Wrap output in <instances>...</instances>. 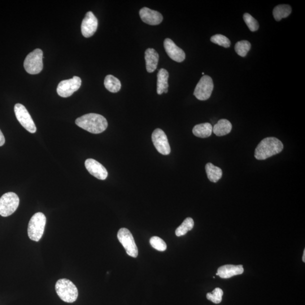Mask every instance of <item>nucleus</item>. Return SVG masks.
Returning a JSON list of instances; mask_svg holds the SVG:
<instances>
[{
	"mask_svg": "<svg viewBox=\"0 0 305 305\" xmlns=\"http://www.w3.org/2000/svg\"><path fill=\"white\" fill-rule=\"evenodd\" d=\"M76 124L80 128L94 134L103 132L108 126L106 118L95 113H90L78 118Z\"/></svg>",
	"mask_w": 305,
	"mask_h": 305,
	"instance_id": "f257e3e1",
	"label": "nucleus"
},
{
	"mask_svg": "<svg viewBox=\"0 0 305 305\" xmlns=\"http://www.w3.org/2000/svg\"><path fill=\"white\" fill-rule=\"evenodd\" d=\"M282 143L276 138H265L260 142L255 150L254 156L258 160H266L282 150Z\"/></svg>",
	"mask_w": 305,
	"mask_h": 305,
	"instance_id": "f03ea898",
	"label": "nucleus"
},
{
	"mask_svg": "<svg viewBox=\"0 0 305 305\" xmlns=\"http://www.w3.org/2000/svg\"><path fill=\"white\" fill-rule=\"evenodd\" d=\"M55 288L56 294L63 302L72 303L77 300L78 290L72 281L66 278H61L56 282Z\"/></svg>",
	"mask_w": 305,
	"mask_h": 305,
	"instance_id": "7ed1b4c3",
	"label": "nucleus"
},
{
	"mask_svg": "<svg viewBox=\"0 0 305 305\" xmlns=\"http://www.w3.org/2000/svg\"><path fill=\"white\" fill-rule=\"evenodd\" d=\"M46 222V216L42 212H37L32 216L29 222L28 230V237L32 240H40L44 232Z\"/></svg>",
	"mask_w": 305,
	"mask_h": 305,
	"instance_id": "20e7f679",
	"label": "nucleus"
},
{
	"mask_svg": "<svg viewBox=\"0 0 305 305\" xmlns=\"http://www.w3.org/2000/svg\"><path fill=\"white\" fill-rule=\"evenodd\" d=\"M43 52L40 49H36L30 52L24 60L25 70L32 75L40 73L43 68Z\"/></svg>",
	"mask_w": 305,
	"mask_h": 305,
	"instance_id": "39448f33",
	"label": "nucleus"
},
{
	"mask_svg": "<svg viewBox=\"0 0 305 305\" xmlns=\"http://www.w3.org/2000/svg\"><path fill=\"white\" fill-rule=\"evenodd\" d=\"M20 204L18 195L14 192L4 194L0 198V216L6 217L14 213Z\"/></svg>",
	"mask_w": 305,
	"mask_h": 305,
	"instance_id": "423d86ee",
	"label": "nucleus"
},
{
	"mask_svg": "<svg viewBox=\"0 0 305 305\" xmlns=\"http://www.w3.org/2000/svg\"><path fill=\"white\" fill-rule=\"evenodd\" d=\"M117 236L127 254L134 258H136L138 249L132 232L127 228H122L118 232Z\"/></svg>",
	"mask_w": 305,
	"mask_h": 305,
	"instance_id": "0eeeda50",
	"label": "nucleus"
},
{
	"mask_svg": "<svg viewBox=\"0 0 305 305\" xmlns=\"http://www.w3.org/2000/svg\"><path fill=\"white\" fill-rule=\"evenodd\" d=\"M14 112L16 119L26 130L32 134L36 132V127L32 117L22 104H16L14 106Z\"/></svg>",
	"mask_w": 305,
	"mask_h": 305,
	"instance_id": "6e6552de",
	"label": "nucleus"
},
{
	"mask_svg": "<svg viewBox=\"0 0 305 305\" xmlns=\"http://www.w3.org/2000/svg\"><path fill=\"white\" fill-rule=\"evenodd\" d=\"M214 89L212 78L208 76H204L196 86L194 94L201 101H206L210 98Z\"/></svg>",
	"mask_w": 305,
	"mask_h": 305,
	"instance_id": "1a4fd4ad",
	"label": "nucleus"
},
{
	"mask_svg": "<svg viewBox=\"0 0 305 305\" xmlns=\"http://www.w3.org/2000/svg\"><path fill=\"white\" fill-rule=\"evenodd\" d=\"M81 84L80 78L74 76L72 79L61 81L58 85L56 92L60 96L68 98L79 90Z\"/></svg>",
	"mask_w": 305,
	"mask_h": 305,
	"instance_id": "9d476101",
	"label": "nucleus"
},
{
	"mask_svg": "<svg viewBox=\"0 0 305 305\" xmlns=\"http://www.w3.org/2000/svg\"><path fill=\"white\" fill-rule=\"evenodd\" d=\"M152 140L156 149L163 155H168L171 152L168 137L163 130L158 128L152 135Z\"/></svg>",
	"mask_w": 305,
	"mask_h": 305,
	"instance_id": "9b49d317",
	"label": "nucleus"
},
{
	"mask_svg": "<svg viewBox=\"0 0 305 305\" xmlns=\"http://www.w3.org/2000/svg\"><path fill=\"white\" fill-rule=\"evenodd\" d=\"M98 28V20L92 12H86L82 20L81 30L82 36L88 38L92 36Z\"/></svg>",
	"mask_w": 305,
	"mask_h": 305,
	"instance_id": "f8f14e48",
	"label": "nucleus"
},
{
	"mask_svg": "<svg viewBox=\"0 0 305 305\" xmlns=\"http://www.w3.org/2000/svg\"><path fill=\"white\" fill-rule=\"evenodd\" d=\"M164 48L169 58L177 62H182L186 59L185 52L178 47L170 38H166Z\"/></svg>",
	"mask_w": 305,
	"mask_h": 305,
	"instance_id": "ddd939ff",
	"label": "nucleus"
},
{
	"mask_svg": "<svg viewBox=\"0 0 305 305\" xmlns=\"http://www.w3.org/2000/svg\"><path fill=\"white\" fill-rule=\"evenodd\" d=\"M85 166L87 170L95 178L100 180H106L108 176V172L102 164L94 159H88L86 160Z\"/></svg>",
	"mask_w": 305,
	"mask_h": 305,
	"instance_id": "4468645a",
	"label": "nucleus"
},
{
	"mask_svg": "<svg viewBox=\"0 0 305 305\" xmlns=\"http://www.w3.org/2000/svg\"><path fill=\"white\" fill-rule=\"evenodd\" d=\"M139 14L143 22L150 25H158L163 20V16L160 12L148 8H142Z\"/></svg>",
	"mask_w": 305,
	"mask_h": 305,
	"instance_id": "2eb2a0df",
	"label": "nucleus"
},
{
	"mask_svg": "<svg viewBox=\"0 0 305 305\" xmlns=\"http://www.w3.org/2000/svg\"><path fill=\"white\" fill-rule=\"evenodd\" d=\"M244 272L242 265L226 264L218 269V274L222 278H228L242 274Z\"/></svg>",
	"mask_w": 305,
	"mask_h": 305,
	"instance_id": "dca6fc26",
	"label": "nucleus"
},
{
	"mask_svg": "<svg viewBox=\"0 0 305 305\" xmlns=\"http://www.w3.org/2000/svg\"><path fill=\"white\" fill-rule=\"evenodd\" d=\"M146 68L148 72H154L156 68L159 60V54L154 49L148 48L145 52Z\"/></svg>",
	"mask_w": 305,
	"mask_h": 305,
	"instance_id": "f3484780",
	"label": "nucleus"
},
{
	"mask_svg": "<svg viewBox=\"0 0 305 305\" xmlns=\"http://www.w3.org/2000/svg\"><path fill=\"white\" fill-rule=\"evenodd\" d=\"M168 77L169 74L166 70L164 68L160 70L158 74V84H156V92L158 94L168 93Z\"/></svg>",
	"mask_w": 305,
	"mask_h": 305,
	"instance_id": "a211bd4d",
	"label": "nucleus"
},
{
	"mask_svg": "<svg viewBox=\"0 0 305 305\" xmlns=\"http://www.w3.org/2000/svg\"><path fill=\"white\" fill-rule=\"evenodd\" d=\"M232 124L226 120H220L214 126L212 132L218 136H224L232 132Z\"/></svg>",
	"mask_w": 305,
	"mask_h": 305,
	"instance_id": "6ab92c4d",
	"label": "nucleus"
},
{
	"mask_svg": "<svg viewBox=\"0 0 305 305\" xmlns=\"http://www.w3.org/2000/svg\"><path fill=\"white\" fill-rule=\"evenodd\" d=\"M192 132L196 136L206 138L211 136L212 132V125L209 123L197 124L194 128Z\"/></svg>",
	"mask_w": 305,
	"mask_h": 305,
	"instance_id": "aec40b11",
	"label": "nucleus"
},
{
	"mask_svg": "<svg viewBox=\"0 0 305 305\" xmlns=\"http://www.w3.org/2000/svg\"><path fill=\"white\" fill-rule=\"evenodd\" d=\"M206 172L208 178L212 182H216L220 180L222 177V169L216 166L212 163H208L206 166Z\"/></svg>",
	"mask_w": 305,
	"mask_h": 305,
	"instance_id": "412c9836",
	"label": "nucleus"
},
{
	"mask_svg": "<svg viewBox=\"0 0 305 305\" xmlns=\"http://www.w3.org/2000/svg\"><path fill=\"white\" fill-rule=\"evenodd\" d=\"M104 85L106 90L112 93H116L121 88V82L118 78L112 75H108L104 80Z\"/></svg>",
	"mask_w": 305,
	"mask_h": 305,
	"instance_id": "4be33fe9",
	"label": "nucleus"
},
{
	"mask_svg": "<svg viewBox=\"0 0 305 305\" xmlns=\"http://www.w3.org/2000/svg\"><path fill=\"white\" fill-rule=\"evenodd\" d=\"M292 12V8L288 5H280L274 8L273 16L274 20L280 21L282 18H286Z\"/></svg>",
	"mask_w": 305,
	"mask_h": 305,
	"instance_id": "5701e85b",
	"label": "nucleus"
},
{
	"mask_svg": "<svg viewBox=\"0 0 305 305\" xmlns=\"http://www.w3.org/2000/svg\"><path fill=\"white\" fill-rule=\"evenodd\" d=\"M194 226V221L192 218H187L182 224L178 226L176 230V234L177 236H184L190 230L193 229Z\"/></svg>",
	"mask_w": 305,
	"mask_h": 305,
	"instance_id": "b1692460",
	"label": "nucleus"
},
{
	"mask_svg": "<svg viewBox=\"0 0 305 305\" xmlns=\"http://www.w3.org/2000/svg\"><path fill=\"white\" fill-rule=\"evenodd\" d=\"M250 48V43L246 40L238 42L234 46V50L236 51L237 54L238 56H242V58H244V56H246L247 55Z\"/></svg>",
	"mask_w": 305,
	"mask_h": 305,
	"instance_id": "393cba45",
	"label": "nucleus"
},
{
	"mask_svg": "<svg viewBox=\"0 0 305 305\" xmlns=\"http://www.w3.org/2000/svg\"><path fill=\"white\" fill-rule=\"evenodd\" d=\"M224 292L220 288H216L212 293L206 294L207 299L213 303L218 304L222 302Z\"/></svg>",
	"mask_w": 305,
	"mask_h": 305,
	"instance_id": "a878e982",
	"label": "nucleus"
},
{
	"mask_svg": "<svg viewBox=\"0 0 305 305\" xmlns=\"http://www.w3.org/2000/svg\"><path fill=\"white\" fill-rule=\"evenodd\" d=\"M244 22H245L248 28L252 32H255L259 28L258 22L249 13H246L243 16Z\"/></svg>",
	"mask_w": 305,
	"mask_h": 305,
	"instance_id": "bb28decb",
	"label": "nucleus"
},
{
	"mask_svg": "<svg viewBox=\"0 0 305 305\" xmlns=\"http://www.w3.org/2000/svg\"><path fill=\"white\" fill-rule=\"evenodd\" d=\"M210 40L212 43L226 48H228L230 46V42L229 39L222 34H216V36H212Z\"/></svg>",
	"mask_w": 305,
	"mask_h": 305,
	"instance_id": "cd10ccee",
	"label": "nucleus"
},
{
	"mask_svg": "<svg viewBox=\"0 0 305 305\" xmlns=\"http://www.w3.org/2000/svg\"><path fill=\"white\" fill-rule=\"evenodd\" d=\"M150 244L152 248L160 252H164L167 249L166 244L162 238L158 236L152 237L150 239Z\"/></svg>",
	"mask_w": 305,
	"mask_h": 305,
	"instance_id": "c85d7f7f",
	"label": "nucleus"
},
{
	"mask_svg": "<svg viewBox=\"0 0 305 305\" xmlns=\"http://www.w3.org/2000/svg\"><path fill=\"white\" fill-rule=\"evenodd\" d=\"M5 137H4L1 130H0V146H4V144H5Z\"/></svg>",
	"mask_w": 305,
	"mask_h": 305,
	"instance_id": "c756f323",
	"label": "nucleus"
},
{
	"mask_svg": "<svg viewBox=\"0 0 305 305\" xmlns=\"http://www.w3.org/2000/svg\"><path fill=\"white\" fill-rule=\"evenodd\" d=\"M302 260L304 262H305V250H304V254H303V256H302Z\"/></svg>",
	"mask_w": 305,
	"mask_h": 305,
	"instance_id": "7c9ffc66",
	"label": "nucleus"
}]
</instances>
